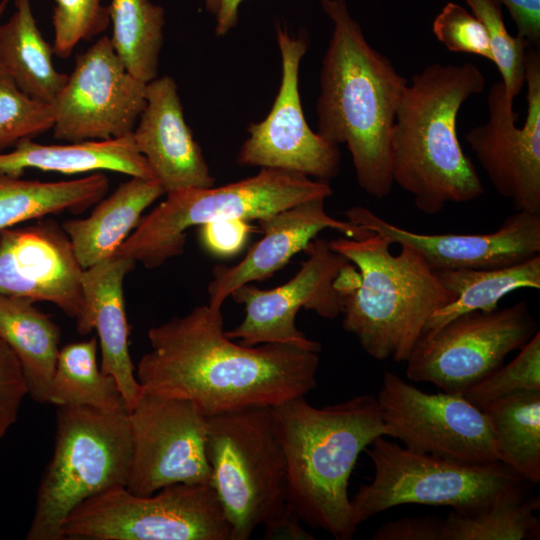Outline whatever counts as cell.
Listing matches in <instances>:
<instances>
[{"instance_id":"cell-35","label":"cell","mask_w":540,"mask_h":540,"mask_svg":"<svg viewBox=\"0 0 540 540\" xmlns=\"http://www.w3.org/2000/svg\"><path fill=\"white\" fill-rule=\"evenodd\" d=\"M522 390H540L539 331L511 362L501 365L462 395L481 409L490 402Z\"/></svg>"},{"instance_id":"cell-23","label":"cell","mask_w":540,"mask_h":540,"mask_svg":"<svg viewBox=\"0 0 540 540\" xmlns=\"http://www.w3.org/2000/svg\"><path fill=\"white\" fill-rule=\"evenodd\" d=\"M13 147L9 152L0 153V174L20 177L29 168L63 174L109 170L155 179L132 133L108 140L52 145L22 139Z\"/></svg>"},{"instance_id":"cell-4","label":"cell","mask_w":540,"mask_h":540,"mask_svg":"<svg viewBox=\"0 0 540 540\" xmlns=\"http://www.w3.org/2000/svg\"><path fill=\"white\" fill-rule=\"evenodd\" d=\"M484 88V75L474 64L434 63L414 74L404 89L391 133L392 177L424 214L484 194L457 136L462 105Z\"/></svg>"},{"instance_id":"cell-14","label":"cell","mask_w":540,"mask_h":540,"mask_svg":"<svg viewBox=\"0 0 540 540\" xmlns=\"http://www.w3.org/2000/svg\"><path fill=\"white\" fill-rule=\"evenodd\" d=\"M527 111L522 127L514 99L502 82L487 96L488 119L465 138L495 190L515 211L540 213V55L528 47L525 58Z\"/></svg>"},{"instance_id":"cell-16","label":"cell","mask_w":540,"mask_h":540,"mask_svg":"<svg viewBox=\"0 0 540 540\" xmlns=\"http://www.w3.org/2000/svg\"><path fill=\"white\" fill-rule=\"evenodd\" d=\"M146 84L132 76L102 36L77 55L52 103L53 135L70 143L131 134L146 105Z\"/></svg>"},{"instance_id":"cell-10","label":"cell","mask_w":540,"mask_h":540,"mask_svg":"<svg viewBox=\"0 0 540 540\" xmlns=\"http://www.w3.org/2000/svg\"><path fill=\"white\" fill-rule=\"evenodd\" d=\"M63 539L232 540L231 526L211 483H177L151 495L125 485L77 505L62 525Z\"/></svg>"},{"instance_id":"cell-13","label":"cell","mask_w":540,"mask_h":540,"mask_svg":"<svg viewBox=\"0 0 540 540\" xmlns=\"http://www.w3.org/2000/svg\"><path fill=\"white\" fill-rule=\"evenodd\" d=\"M132 458L126 488L151 495L177 483H210L207 416L191 400L142 391L128 412Z\"/></svg>"},{"instance_id":"cell-44","label":"cell","mask_w":540,"mask_h":540,"mask_svg":"<svg viewBox=\"0 0 540 540\" xmlns=\"http://www.w3.org/2000/svg\"><path fill=\"white\" fill-rule=\"evenodd\" d=\"M9 2H10V0H1L0 1V19H1L2 15L4 14Z\"/></svg>"},{"instance_id":"cell-41","label":"cell","mask_w":540,"mask_h":540,"mask_svg":"<svg viewBox=\"0 0 540 540\" xmlns=\"http://www.w3.org/2000/svg\"><path fill=\"white\" fill-rule=\"evenodd\" d=\"M504 5L517 27V36L529 47L540 44V0H499Z\"/></svg>"},{"instance_id":"cell-24","label":"cell","mask_w":540,"mask_h":540,"mask_svg":"<svg viewBox=\"0 0 540 540\" xmlns=\"http://www.w3.org/2000/svg\"><path fill=\"white\" fill-rule=\"evenodd\" d=\"M164 194L156 179L131 177L96 203L88 217L64 221L61 226L81 266L86 269L115 256L144 210Z\"/></svg>"},{"instance_id":"cell-21","label":"cell","mask_w":540,"mask_h":540,"mask_svg":"<svg viewBox=\"0 0 540 540\" xmlns=\"http://www.w3.org/2000/svg\"><path fill=\"white\" fill-rule=\"evenodd\" d=\"M132 136L165 194L214 186L215 178L185 121L172 77H156L146 84V105Z\"/></svg>"},{"instance_id":"cell-42","label":"cell","mask_w":540,"mask_h":540,"mask_svg":"<svg viewBox=\"0 0 540 540\" xmlns=\"http://www.w3.org/2000/svg\"><path fill=\"white\" fill-rule=\"evenodd\" d=\"M242 1L243 0H219V7L215 14L216 36H225L237 25L239 20V7Z\"/></svg>"},{"instance_id":"cell-1","label":"cell","mask_w":540,"mask_h":540,"mask_svg":"<svg viewBox=\"0 0 540 540\" xmlns=\"http://www.w3.org/2000/svg\"><path fill=\"white\" fill-rule=\"evenodd\" d=\"M222 307L203 304L148 330L138 362L142 391L193 401L206 416L276 406L317 386V352L281 343L245 346L227 337Z\"/></svg>"},{"instance_id":"cell-17","label":"cell","mask_w":540,"mask_h":540,"mask_svg":"<svg viewBox=\"0 0 540 540\" xmlns=\"http://www.w3.org/2000/svg\"><path fill=\"white\" fill-rule=\"evenodd\" d=\"M276 39L282 64L279 91L265 119L248 126L249 137L240 148L237 163L296 172L328 182L340 170L339 146L311 130L298 88L308 35L304 30L292 35L285 25L277 23Z\"/></svg>"},{"instance_id":"cell-22","label":"cell","mask_w":540,"mask_h":540,"mask_svg":"<svg viewBox=\"0 0 540 540\" xmlns=\"http://www.w3.org/2000/svg\"><path fill=\"white\" fill-rule=\"evenodd\" d=\"M136 262L113 256L89 268L82 276L83 303L75 319L79 334L96 330L101 350L100 368L117 381L128 412L142 395L129 353V325L123 283Z\"/></svg>"},{"instance_id":"cell-33","label":"cell","mask_w":540,"mask_h":540,"mask_svg":"<svg viewBox=\"0 0 540 540\" xmlns=\"http://www.w3.org/2000/svg\"><path fill=\"white\" fill-rule=\"evenodd\" d=\"M52 104L24 93L0 61V153L53 128Z\"/></svg>"},{"instance_id":"cell-15","label":"cell","mask_w":540,"mask_h":540,"mask_svg":"<svg viewBox=\"0 0 540 540\" xmlns=\"http://www.w3.org/2000/svg\"><path fill=\"white\" fill-rule=\"evenodd\" d=\"M307 259L288 282L265 290L250 283L235 289L230 296L245 307L242 322L230 331V339L245 346L281 343L319 353L321 343L309 339L295 323L301 308L325 319L341 314V295L336 280L351 262L334 251L329 241L314 238L304 250Z\"/></svg>"},{"instance_id":"cell-40","label":"cell","mask_w":540,"mask_h":540,"mask_svg":"<svg viewBox=\"0 0 540 540\" xmlns=\"http://www.w3.org/2000/svg\"><path fill=\"white\" fill-rule=\"evenodd\" d=\"M444 519L434 516L408 517L382 524L373 540H443Z\"/></svg>"},{"instance_id":"cell-11","label":"cell","mask_w":540,"mask_h":540,"mask_svg":"<svg viewBox=\"0 0 540 540\" xmlns=\"http://www.w3.org/2000/svg\"><path fill=\"white\" fill-rule=\"evenodd\" d=\"M539 331L526 301L489 312L461 314L423 333L406 363L413 382H429L444 392L463 394L503 365Z\"/></svg>"},{"instance_id":"cell-32","label":"cell","mask_w":540,"mask_h":540,"mask_svg":"<svg viewBox=\"0 0 540 540\" xmlns=\"http://www.w3.org/2000/svg\"><path fill=\"white\" fill-rule=\"evenodd\" d=\"M539 508V496H528L525 485L479 512L461 514L452 510L444 519L443 540L538 539L540 521L535 511Z\"/></svg>"},{"instance_id":"cell-5","label":"cell","mask_w":540,"mask_h":540,"mask_svg":"<svg viewBox=\"0 0 540 540\" xmlns=\"http://www.w3.org/2000/svg\"><path fill=\"white\" fill-rule=\"evenodd\" d=\"M371 233L329 241L357 268L356 284L340 291L342 326L372 358L405 362L431 316L455 300L414 248Z\"/></svg>"},{"instance_id":"cell-34","label":"cell","mask_w":540,"mask_h":540,"mask_svg":"<svg viewBox=\"0 0 540 540\" xmlns=\"http://www.w3.org/2000/svg\"><path fill=\"white\" fill-rule=\"evenodd\" d=\"M472 13L483 24L507 95L515 98L525 84V58L527 42L512 36L506 29L499 0H464Z\"/></svg>"},{"instance_id":"cell-18","label":"cell","mask_w":540,"mask_h":540,"mask_svg":"<svg viewBox=\"0 0 540 540\" xmlns=\"http://www.w3.org/2000/svg\"><path fill=\"white\" fill-rule=\"evenodd\" d=\"M71 241L55 221L0 231V294L46 301L76 319L82 276Z\"/></svg>"},{"instance_id":"cell-37","label":"cell","mask_w":540,"mask_h":540,"mask_svg":"<svg viewBox=\"0 0 540 540\" xmlns=\"http://www.w3.org/2000/svg\"><path fill=\"white\" fill-rule=\"evenodd\" d=\"M432 31L447 50L481 56L493 62L486 30L463 6L448 2L434 18Z\"/></svg>"},{"instance_id":"cell-29","label":"cell","mask_w":540,"mask_h":540,"mask_svg":"<svg viewBox=\"0 0 540 540\" xmlns=\"http://www.w3.org/2000/svg\"><path fill=\"white\" fill-rule=\"evenodd\" d=\"M492 429L498 461L528 483L540 482V390H522L481 408Z\"/></svg>"},{"instance_id":"cell-38","label":"cell","mask_w":540,"mask_h":540,"mask_svg":"<svg viewBox=\"0 0 540 540\" xmlns=\"http://www.w3.org/2000/svg\"><path fill=\"white\" fill-rule=\"evenodd\" d=\"M27 395L21 364L9 346L0 339V438L17 421Z\"/></svg>"},{"instance_id":"cell-31","label":"cell","mask_w":540,"mask_h":540,"mask_svg":"<svg viewBox=\"0 0 540 540\" xmlns=\"http://www.w3.org/2000/svg\"><path fill=\"white\" fill-rule=\"evenodd\" d=\"M111 44L127 71L148 83L158 77L165 10L150 0H111Z\"/></svg>"},{"instance_id":"cell-7","label":"cell","mask_w":540,"mask_h":540,"mask_svg":"<svg viewBox=\"0 0 540 540\" xmlns=\"http://www.w3.org/2000/svg\"><path fill=\"white\" fill-rule=\"evenodd\" d=\"M132 437L128 411L58 406L51 459L38 486L27 540H63L70 512L128 480Z\"/></svg>"},{"instance_id":"cell-20","label":"cell","mask_w":540,"mask_h":540,"mask_svg":"<svg viewBox=\"0 0 540 540\" xmlns=\"http://www.w3.org/2000/svg\"><path fill=\"white\" fill-rule=\"evenodd\" d=\"M324 203V198L307 200L257 220L263 237L245 257L236 265L219 264L212 269L208 304L222 307L238 287L271 277L325 229L336 230L352 239L372 233L347 220L331 217L325 211Z\"/></svg>"},{"instance_id":"cell-6","label":"cell","mask_w":540,"mask_h":540,"mask_svg":"<svg viewBox=\"0 0 540 540\" xmlns=\"http://www.w3.org/2000/svg\"><path fill=\"white\" fill-rule=\"evenodd\" d=\"M206 455L211 485L231 526L232 540L314 539L287 500V465L270 406L207 416Z\"/></svg>"},{"instance_id":"cell-19","label":"cell","mask_w":540,"mask_h":540,"mask_svg":"<svg viewBox=\"0 0 540 540\" xmlns=\"http://www.w3.org/2000/svg\"><path fill=\"white\" fill-rule=\"evenodd\" d=\"M347 221L414 248L432 271L495 268L540 255V213L516 211L485 234H422L401 228L363 206L345 213Z\"/></svg>"},{"instance_id":"cell-30","label":"cell","mask_w":540,"mask_h":540,"mask_svg":"<svg viewBox=\"0 0 540 540\" xmlns=\"http://www.w3.org/2000/svg\"><path fill=\"white\" fill-rule=\"evenodd\" d=\"M97 347V337L93 336L60 348L47 403L128 411L117 381L98 366Z\"/></svg>"},{"instance_id":"cell-39","label":"cell","mask_w":540,"mask_h":540,"mask_svg":"<svg viewBox=\"0 0 540 540\" xmlns=\"http://www.w3.org/2000/svg\"><path fill=\"white\" fill-rule=\"evenodd\" d=\"M199 227L202 245L219 257H230L240 252L253 230L248 220L241 218L220 219Z\"/></svg>"},{"instance_id":"cell-26","label":"cell","mask_w":540,"mask_h":540,"mask_svg":"<svg viewBox=\"0 0 540 540\" xmlns=\"http://www.w3.org/2000/svg\"><path fill=\"white\" fill-rule=\"evenodd\" d=\"M15 11L0 25V61L31 98L52 104L68 75L58 72L53 47L43 38L30 0H14Z\"/></svg>"},{"instance_id":"cell-25","label":"cell","mask_w":540,"mask_h":540,"mask_svg":"<svg viewBox=\"0 0 540 540\" xmlns=\"http://www.w3.org/2000/svg\"><path fill=\"white\" fill-rule=\"evenodd\" d=\"M0 339L19 360L28 395L47 403L60 351V327L34 302L0 294Z\"/></svg>"},{"instance_id":"cell-43","label":"cell","mask_w":540,"mask_h":540,"mask_svg":"<svg viewBox=\"0 0 540 540\" xmlns=\"http://www.w3.org/2000/svg\"><path fill=\"white\" fill-rule=\"evenodd\" d=\"M205 7L210 13L215 15L219 7V0H205Z\"/></svg>"},{"instance_id":"cell-3","label":"cell","mask_w":540,"mask_h":540,"mask_svg":"<svg viewBox=\"0 0 540 540\" xmlns=\"http://www.w3.org/2000/svg\"><path fill=\"white\" fill-rule=\"evenodd\" d=\"M287 465V500L301 523L337 540L357 530L348 483L360 453L386 436L376 398L357 395L315 407L305 396L272 407Z\"/></svg>"},{"instance_id":"cell-27","label":"cell","mask_w":540,"mask_h":540,"mask_svg":"<svg viewBox=\"0 0 540 540\" xmlns=\"http://www.w3.org/2000/svg\"><path fill=\"white\" fill-rule=\"evenodd\" d=\"M109 186V178L99 172L57 182L0 174V231L63 211L81 213L104 198Z\"/></svg>"},{"instance_id":"cell-9","label":"cell","mask_w":540,"mask_h":540,"mask_svg":"<svg viewBox=\"0 0 540 540\" xmlns=\"http://www.w3.org/2000/svg\"><path fill=\"white\" fill-rule=\"evenodd\" d=\"M379 436L365 448L374 476L351 499L358 527L374 515L404 504L450 506L473 514L512 490L527 485L500 461L466 462L421 453Z\"/></svg>"},{"instance_id":"cell-12","label":"cell","mask_w":540,"mask_h":540,"mask_svg":"<svg viewBox=\"0 0 540 540\" xmlns=\"http://www.w3.org/2000/svg\"><path fill=\"white\" fill-rule=\"evenodd\" d=\"M376 399L386 436L407 449L466 462L498 461L487 415L462 394L427 393L386 371Z\"/></svg>"},{"instance_id":"cell-2","label":"cell","mask_w":540,"mask_h":540,"mask_svg":"<svg viewBox=\"0 0 540 540\" xmlns=\"http://www.w3.org/2000/svg\"><path fill=\"white\" fill-rule=\"evenodd\" d=\"M321 6L333 29L320 71L317 133L346 144L358 185L383 199L394 185L391 133L408 82L366 40L347 0H321Z\"/></svg>"},{"instance_id":"cell-36","label":"cell","mask_w":540,"mask_h":540,"mask_svg":"<svg viewBox=\"0 0 540 540\" xmlns=\"http://www.w3.org/2000/svg\"><path fill=\"white\" fill-rule=\"evenodd\" d=\"M110 22L108 7L101 0H55L52 13L54 54L68 58L78 43L106 30Z\"/></svg>"},{"instance_id":"cell-28","label":"cell","mask_w":540,"mask_h":540,"mask_svg":"<svg viewBox=\"0 0 540 540\" xmlns=\"http://www.w3.org/2000/svg\"><path fill=\"white\" fill-rule=\"evenodd\" d=\"M434 273L455 300L431 316L423 333L435 331L464 313L493 311L501 298L515 290L540 289V255L503 267L443 269Z\"/></svg>"},{"instance_id":"cell-8","label":"cell","mask_w":540,"mask_h":540,"mask_svg":"<svg viewBox=\"0 0 540 540\" xmlns=\"http://www.w3.org/2000/svg\"><path fill=\"white\" fill-rule=\"evenodd\" d=\"M332 193L327 181L272 168H261L254 176L220 187L172 191L141 217L115 256L156 268L184 253L186 230L192 226L229 218L259 220Z\"/></svg>"}]
</instances>
